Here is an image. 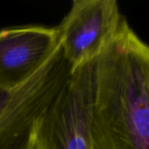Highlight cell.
Listing matches in <instances>:
<instances>
[{
	"label": "cell",
	"instance_id": "cell-1",
	"mask_svg": "<svg viewBox=\"0 0 149 149\" xmlns=\"http://www.w3.org/2000/svg\"><path fill=\"white\" fill-rule=\"evenodd\" d=\"M93 149H149V47L126 18L93 61Z\"/></svg>",
	"mask_w": 149,
	"mask_h": 149
},
{
	"label": "cell",
	"instance_id": "cell-2",
	"mask_svg": "<svg viewBox=\"0 0 149 149\" xmlns=\"http://www.w3.org/2000/svg\"><path fill=\"white\" fill-rule=\"evenodd\" d=\"M72 68L60 43L44 65L0 103V149H36L41 120Z\"/></svg>",
	"mask_w": 149,
	"mask_h": 149
},
{
	"label": "cell",
	"instance_id": "cell-3",
	"mask_svg": "<svg viewBox=\"0 0 149 149\" xmlns=\"http://www.w3.org/2000/svg\"><path fill=\"white\" fill-rule=\"evenodd\" d=\"M93 69L92 61L72 71L41 120L36 149H93Z\"/></svg>",
	"mask_w": 149,
	"mask_h": 149
},
{
	"label": "cell",
	"instance_id": "cell-4",
	"mask_svg": "<svg viewBox=\"0 0 149 149\" xmlns=\"http://www.w3.org/2000/svg\"><path fill=\"white\" fill-rule=\"evenodd\" d=\"M124 19L116 0H74L57 26L64 57L72 70L93 61L115 37Z\"/></svg>",
	"mask_w": 149,
	"mask_h": 149
},
{
	"label": "cell",
	"instance_id": "cell-5",
	"mask_svg": "<svg viewBox=\"0 0 149 149\" xmlns=\"http://www.w3.org/2000/svg\"><path fill=\"white\" fill-rule=\"evenodd\" d=\"M59 45L57 27L24 25L0 30V90L25 82Z\"/></svg>",
	"mask_w": 149,
	"mask_h": 149
}]
</instances>
